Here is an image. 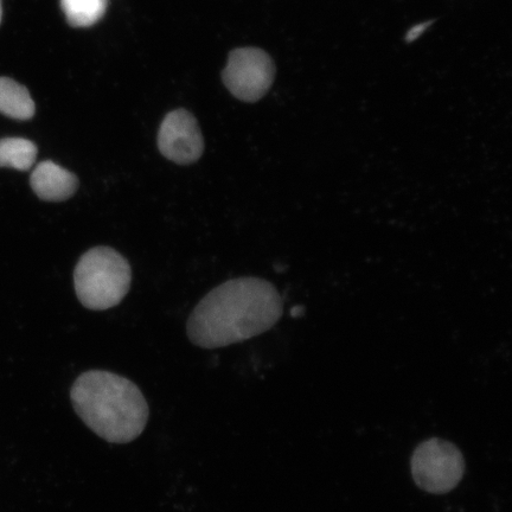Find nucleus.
Segmentation results:
<instances>
[{"instance_id": "obj_1", "label": "nucleus", "mask_w": 512, "mask_h": 512, "mask_svg": "<svg viewBox=\"0 0 512 512\" xmlns=\"http://www.w3.org/2000/svg\"><path fill=\"white\" fill-rule=\"evenodd\" d=\"M283 316L275 287L259 278L226 281L209 292L188 320V337L203 349L228 347L273 328Z\"/></svg>"}, {"instance_id": "obj_2", "label": "nucleus", "mask_w": 512, "mask_h": 512, "mask_svg": "<svg viewBox=\"0 0 512 512\" xmlns=\"http://www.w3.org/2000/svg\"><path fill=\"white\" fill-rule=\"evenodd\" d=\"M70 399L89 430L111 444L136 440L149 421V405L140 389L110 371L91 370L80 375Z\"/></svg>"}, {"instance_id": "obj_3", "label": "nucleus", "mask_w": 512, "mask_h": 512, "mask_svg": "<svg viewBox=\"0 0 512 512\" xmlns=\"http://www.w3.org/2000/svg\"><path fill=\"white\" fill-rule=\"evenodd\" d=\"M132 283L130 262L111 247H95L75 267L76 296L86 309L104 311L123 302Z\"/></svg>"}, {"instance_id": "obj_4", "label": "nucleus", "mask_w": 512, "mask_h": 512, "mask_svg": "<svg viewBox=\"0 0 512 512\" xmlns=\"http://www.w3.org/2000/svg\"><path fill=\"white\" fill-rule=\"evenodd\" d=\"M465 460L462 452L443 439L433 438L416 448L412 475L420 489L430 494H447L463 479Z\"/></svg>"}, {"instance_id": "obj_5", "label": "nucleus", "mask_w": 512, "mask_h": 512, "mask_svg": "<svg viewBox=\"0 0 512 512\" xmlns=\"http://www.w3.org/2000/svg\"><path fill=\"white\" fill-rule=\"evenodd\" d=\"M275 78L271 56L258 48H240L230 53L222 73L224 85L235 98L256 102L270 91Z\"/></svg>"}, {"instance_id": "obj_6", "label": "nucleus", "mask_w": 512, "mask_h": 512, "mask_svg": "<svg viewBox=\"0 0 512 512\" xmlns=\"http://www.w3.org/2000/svg\"><path fill=\"white\" fill-rule=\"evenodd\" d=\"M158 149L178 165L196 163L203 155L204 139L194 115L185 110L166 115L159 127Z\"/></svg>"}, {"instance_id": "obj_7", "label": "nucleus", "mask_w": 512, "mask_h": 512, "mask_svg": "<svg viewBox=\"0 0 512 512\" xmlns=\"http://www.w3.org/2000/svg\"><path fill=\"white\" fill-rule=\"evenodd\" d=\"M79 184L78 176L51 160L38 164L30 177L32 190L46 202L69 200L78 191Z\"/></svg>"}, {"instance_id": "obj_8", "label": "nucleus", "mask_w": 512, "mask_h": 512, "mask_svg": "<svg viewBox=\"0 0 512 512\" xmlns=\"http://www.w3.org/2000/svg\"><path fill=\"white\" fill-rule=\"evenodd\" d=\"M35 111V102L27 88L15 80L0 78V113L11 119L29 120Z\"/></svg>"}, {"instance_id": "obj_9", "label": "nucleus", "mask_w": 512, "mask_h": 512, "mask_svg": "<svg viewBox=\"0 0 512 512\" xmlns=\"http://www.w3.org/2000/svg\"><path fill=\"white\" fill-rule=\"evenodd\" d=\"M37 152V146L28 139H0V168L28 171L36 162Z\"/></svg>"}, {"instance_id": "obj_10", "label": "nucleus", "mask_w": 512, "mask_h": 512, "mask_svg": "<svg viewBox=\"0 0 512 512\" xmlns=\"http://www.w3.org/2000/svg\"><path fill=\"white\" fill-rule=\"evenodd\" d=\"M108 0H61L67 22L73 28H89L105 16Z\"/></svg>"}, {"instance_id": "obj_11", "label": "nucleus", "mask_w": 512, "mask_h": 512, "mask_svg": "<svg viewBox=\"0 0 512 512\" xmlns=\"http://www.w3.org/2000/svg\"><path fill=\"white\" fill-rule=\"evenodd\" d=\"M433 22H426L422 23L420 25H416L411 31L408 32L406 36V41L408 43H411L416 40V38H419V36L424 32Z\"/></svg>"}, {"instance_id": "obj_12", "label": "nucleus", "mask_w": 512, "mask_h": 512, "mask_svg": "<svg viewBox=\"0 0 512 512\" xmlns=\"http://www.w3.org/2000/svg\"><path fill=\"white\" fill-rule=\"evenodd\" d=\"M3 10H2V2H0V23H2Z\"/></svg>"}]
</instances>
